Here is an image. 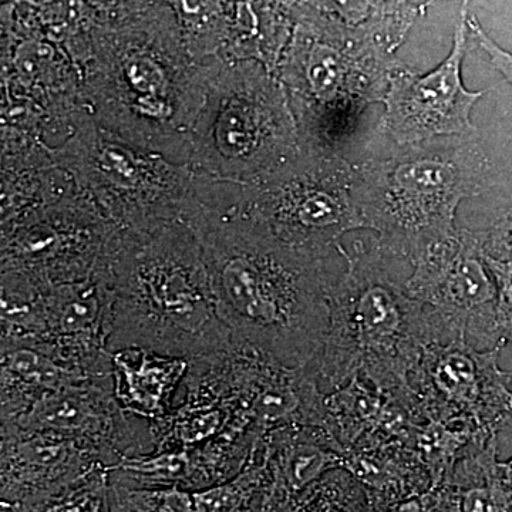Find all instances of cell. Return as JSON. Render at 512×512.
<instances>
[{"label": "cell", "instance_id": "obj_25", "mask_svg": "<svg viewBox=\"0 0 512 512\" xmlns=\"http://www.w3.org/2000/svg\"><path fill=\"white\" fill-rule=\"evenodd\" d=\"M110 500L113 512H197L194 491L181 487L136 488L110 481Z\"/></svg>", "mask_w": 512, "mask_h": 512}, {"label": "cell", "instance_id": "obj_9", "mask_svg": "<svg viewBox=\"0 0 512 512\" xmlns=\"http://www.w3.org/2000/svg\"><path fill=\"white\" fill-rule=\"evenodd\" d=\"M53 154L60 167L116 228L187 221L197 175L138 147L86 117Z\"/></svg>", "mask_w": 512, "mask_h": 512}, {"label": "cell", "instance_id": "obj_10", "mask_svg": "<svg viewBox=\"0 0 512 512\" xmlns=\"http://www.w3.org/2000/svg\"><path fill=\"white\" fill-rule=\"evenodd\" d=\"M2 343L42 350L89 376L109 375L111 295L94 272L47 288L2 285Z\"/></svg>", "mask_w": 512, "mask_h": 512}, {"label": "cell", "instance_id": "obj_4", "mask_svg": "<svg viewBox=\"0 0 512 512\" xmlns=\"http://www.w3.org/2000/svg\"><path fill=\"white\" fill-rule=\"evenodd\" d=\"M77 66L92 119L138 147L187 165L208 64L194 60L171 36L126 29L101 40Z\"/></svg>", "mask_w": 512, "mask_h": 512}, {"label": "cell", "instance_id": "obj_7", "mask_svg": "<svg viewBox=\"0 0 512 512\" xmlns=\"http://www.w3.org/2000/svg\"><path fill=\"white\" fill-rule=\"evenodd\" d=\"M353 181V164L342 154L301 147L298 156L256 183L200 177L198 210L235 215L292 247L332 252L348 232L365 229Z\"/></svg>", "mask_w": 512, "mask_h": 512}, {"label": "cell", "instance_id": "obj_19", "mask_svg": "<svg viewBox=\"0 0 512 512\" xmlns=\"http://www.w3.org/2000/svg\"><path fill=\"white\" fill-rule=\"evenodd\" d=\"M343 468L365 487L370 503L426 493L433 481L412 444L359 441L343 453Z\"/></svg>", "mask_w": 512, "mask_h": 512}, {"label": "cell", "instance_id": "obj_27", "mask_svg": "<svg viewBox=\"0 0 512 512\" xmlns=\"http://www.w3.org/2000/svg\"><path fill=\"white\" fill-rule=\"evenodd\" d=\"M485 254V252H484ZM487 258L497 285V329L505 345H512V262Z\"/></svg>", "mask_w": 512, "mask_h": 512}, {"label": "cell", "instance_id": "obj_24", "mask_svg": "<svg viewBox=\"0 0 512 512\" xmlns=\"http://www.w3.org/2000/svg\"><path fill=\"white\" fill-rule=\"evenodd\" d=\"M2 512H113L107 468H101L70 490L26 507L2 505Z\"/></svg>", "mask_w": 512, "mask_h": 512}, {"label": "cell", "instance_id": "obj_26", "mask_svg": "<svg viewBox=\"0 0 512 512\" xmlns=\"http://www.w3.org/2000/svg\"><path fill=\"white\" fill-rule=\"evenodd\" d=\"M370 504L373 512H460L456 495L447 484L400 500Z\"/></svg>", "mask_w": 512, "mask_h": 512}, {"label": "cell", "instance_id": "obj_20", "mask_svg": "<svg viewBox=\"0 0 512 512\" xmlns=\"http://www.w3.org/2000/svg\"><path fill=\"white\" fill-rule=\"evenodd\" d=\"M0 365L2 423L19 420L46 394L93 377L29 346H0Z\"/></svg>", "mask_w": 512, "mask_h": 512}, {"label": "cell", "instance_id": "obj_11", "mask_svg": "<svg viewBox=\"0 0 512 512\" xmlns=\"http://www.w3.org/2000/svg\"><path fill=\"white\" fill-rule=\"evenodd\" d=\"M410 266L406 288L426 308L433 340L463 338L481 350L505 346L481 232L456 229L416 252Z\"/></svg>", "mask_w": 512, "mask_h": 512}, {"label": "cell", "instance_id": "obj_3", "mask_svg": "<svg viewBox=\"0 0 512 512\" xmlns=\"http://www.w3.org/2000/svg\"><path fill=\"white\" fill-rule=\"evenodd\" d=\"M345 264L329 299V325L318 357L305 369L323 393L356 375L379 389L410 394L409 377L431 342L426 308L410 296L403 275L409 262L384 252L376 239L352 251L338 245Z\"/></svg>", "mask_w": 512, "mask_h": 512}, {"label": "cell", "instance_id": "obj_29", "mask_svg": "<svg viewBox=\"0 0 512 512\" xmlns=\"http://www.w3.org/2000/svg\"><path fill=\"white\" fill-rule=\"evenodd\" d=\"M470 35L476 39L477 45L488 56L491 64L497 72L503 74L505 80L512 86V53L497 45L490 36L485 33L483 26L478 22L477 16H470L467 20Z\"/></svg>", "mask_w": 512, "mask_h": 512}, {"label": "cell", "instance_id": "obj_1", "mask_svg": "<svg viewBox=\"0 0 512 512\" xmlns=\"http://www.w3.org/2000/svg\"><path fill=\"white\" fill-rule=\"evenodd\" d=\"M200 238L222 319L234 339L282 365H311L325 342L338 247L315 252L279 241L247 220L197 210Z\"/></svg>", "mask_w": 512, "mask_h": 512}, {"label": "cell", "instance_id": "obj_15", "mask_svg": "<svg viewBox=\"0 0 512 512\" xmlns=\"http://www.w3.org/2000/svg\"><path fill=\"white\" fill-rule=\"evenodd\" d=\"M12 424L92 444L103 454L107 468L121 458L157 450L154 421L120 406L114 396L113 373L87 377L46 394Z\"/></svg>", "mask_w": 512, "mask_h": 512}, {"label": "cell", "instance_id": "obj_12", "mask_svg": "<svg viewBox=\"0 0 512 512\" xmlns=\"http://www.w3.org/2000/svg\"><path fill=\"white\" fill-rule=\"evenodd\" d=\"M114 229L74 184L2 224V278L33 288L90 278Z\"/></svg>", "mask_w": 512, "mask_h": 512}, {"label": "cell", "instance_id": "obj_18", "mask_svg": "<svg viewBox=\"0 0 512 512\" xmlns=\"http://www.w3.org/2000/svg\"><path fill=\"white\" fill-rule=\"evenodd\" d=\"M114 396L126 412L158 421L173 412L190 360L143 348L114 350Z\"/></svg>", "mask_w": 512, "mask_h": 512}, {"label": "cell", "instance_id": "obj_16", "mask_svg": "<svg viewBox=\"0 0 512 512\" xmlns=\"http://www.w3.org/2000/svg\"><path fill=\"white\" fill-rule=\"evenodd\" d=\"M101 468H107L106 460L92 444L2 423V505L26 507L42 503L82 483Z\"/></svg>", "mask_w": 512, "mask_h": 512}, {"label": "cell", "instance_id": "obj_28", "mask_svg": "<svg viewBox=\"0 0 512 512\" xmlns=\"http://www.w3.org/2000/svg\"><path fill=\"white\" fill-rule=\"evenodd\" d=\"M481 237L488 258L512 262V208L501 212L491 227L481 232Z\"/></svg>", "mask_w": 512, "mask_h": 512}, {"label": "cell", "instance_id": "obj_6", "mask_svg": "<svg viewBox=\"0 0 512 512\" xmlns=\"http://www.w3.org/2000/svg\"><path fill=\"white\" fill-rule=\"evenodd\" d=\"M301 151L281 80L258 60L208 63L187 165L210 180L252 184Z\"/></svg>", "mask_w": 512, "mask_h": 512}, {"label": "cell", "instance_id": "obj_5", "mask_svg": "<svg viewBox=\"0 0 512 512\" xmlns=\"http://www.w3.org/2000/svg\"><path fill=\"white\" fill-rule=\"evenodd\" d=\"M353 173L363 228L375 232L384 252L410 264L421 248L456 231L458 205L488 190L493 164L476 130L394 143L353 165Z\"/></svg>", "mask_w": 512, "mask_h": 512}, {"label": "cell", "instance_id": "obj_22", "mask_svg": "<svg viewBox=\"0 0 512 512\" xmlns=\"http://www.w3.org/2000/svg\"><path fill=\"white\" fill-rule=\"evenodd\" d=\"M266 478L268 471L262 436L241 473L224 483L194 491L195 508L197 512H259Z\"/></svg>", "mask_w": 512, "mask_h": 512}, {"label": "cell", "instance_id": "obj_21", "mask_svg": "<svg viewBox=\"0 0 512 512\" xmlns=\"http://www.w3.org/2000/svg\"><path fill=\"white\" fill-rule=\"evenodd\" d=\"M443 484L460 512H512V458H498V436L471 441Z\"/></svg>", "mask_w": 512, "mask_h": 512}, {"label": "cell", "instance_id": "obj_23", "mask_svg": "<svg viewBox=\"0 0 512 512\" xmlns=\"http://www.w3.org/2000/svg\"><path fill=\"white\" fill-rule=\"evenodd\" d=\"M289 512H373L365 487L345 468L329 471L301 495Z\"/></svg>", "mask_w": 512, "mask_h": 512}, {"label": "cell", "instance_id": "obj_14", "mask_svg": "<svg viewBox=\"0 0 512 512\" xmlns=\"http://www.w3.org/2000/svg\"><path fill=\"white\" fill-rule=\"evenodd\" d=\"M467 3L464 0L461 6L453 49L443 63L430 73L417 74L399 62L390 72L382 130L394 143H421L476 131L471 110L485 92H470L461 76L470 35Z\"/></svg>", "mask_w": 512, "mask_h": 512}, {"label": "cell", "instance_id": "obj_2", "mask_svg": "<svg viewBox=\"0 0 512 512\" xmlns=\"http://www.w3.org/2000/svg\"><path fill=\"white\" fill-rule=\"evenodd\" d=\"M96 274L111 295L110 353L143 348L195 360L234 346L188 222L114 229Z\"/></svg>", "mask_w": 512, "mask_h": 512}, {"label": "cell", "instance_id": "obj_8", "mask_svg": "<svg viewBox=\"0 0 512 512\" xmlns=\"http://www.w3.org/2000/svg\"><path fill=\"white\" fill-rule=\"evenodd\" d=\"M397 63L366 40L315 25L299 29L275 74L298 123L301 147L342 154L365 111L383 103Z\"/></svg>", "mask_w": 512, "mask_h": 512}, {"label": "cell", "instance_id": "obj_13", "mask_svg": "<svg viewBox=\"0 0 512 512\" xmlns=\"http://www.w3.org/2000/svg\"><path fill=\"white\" fill-rule=\"evenodd\" d=\"M503 348L481 350L463 338L427 343L409 377L419 419L440 421L474 441L510 426L512 373L498 363Z\"/></svg>", "mask_w": 512, "mask_h": 512}, {"label": "cell", "instance_id": "obj_17", "mask_svg": "<svg viewBox=\"0 0 512 512\" xmlns=\"http://www.w3.org/2000/svg\"><path fill=\"white\" fill-rule=\"evenodd\" d=\"M266 487L259 512H289L299 497L329 471L343 468V450L328 430L291 424L264 436Z\"/></svg>", "mask_w": 512, "mask_h": 512}]
</instances>
